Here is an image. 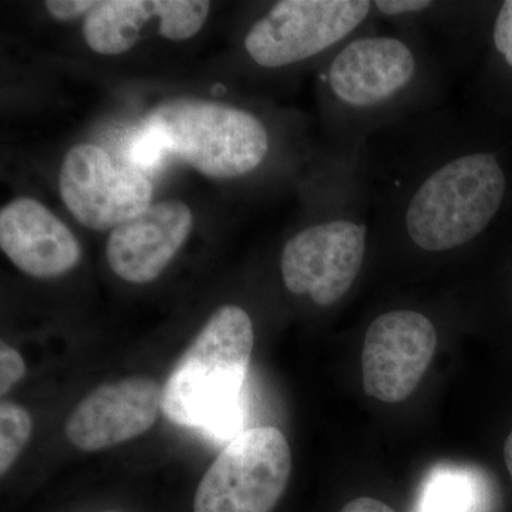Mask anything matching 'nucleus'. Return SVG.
<instances>
[{"mask_svg":"<svg viewBox=\"0 0 512 512\" xmlns=\"http://www.w3.org/2000/svg\"><path fill=\"white\" fill-rule=\"evenodd\" d=\"M254 342L248 313L237 305L221 306L168 376L164 416L220 443L235 439L244 431V390Z\"/></svg>","mask_w":512,"mask_h":512,"instance_id":"f257e3e1","label":"nucleus"},{"mask_svg":"<svg viewBox=\"0 0 512 512\" xmlns=\"http://www.w3.org/2000/svg\"><path fill=\"white\" fill-rule=\"evenodd\" d=\"M505 191L507 180L493 154L458 157L414 192L406 211L407 234L427 252L463 247L493 221Z\"/></svg>","mask_w":512,"mask_h":512,"instance_id":"f03ea898","label":"nucleus"},{"mask_svg":"<svg viewBox=\"0 0 512 512\" xmlns=\"http://www.w3.org/2000/svg\"><path fill=\"white\" fill-rule=\"evenodd\" d=\"M144 128L198 173L218 180L251 173L269 150L268 131L254 114L210 100L164 101L148 113Z\"/></svg>","mask_w":512,"mask_h":512,"instance_id":"7ed1b4c3","label":"nucleus"},{"mask_svg":"<svg viewBox=\"0 0 512 512\" xmlns=\"http://www.w3.org/2000/svg\"><path fill=\"white\" fill-rule=\"evenodd\" d=\"M291 473V447L281 430H244L225 444L202 477L194 512H272Z\"/></svg>","mask_w":512,"mask_h":512,"instance_id":"20e7f679","label":"nucleus"},{"mask_svg":"<svg viewBox=\"0 0 512 512\" xmlns=\"http://www.w3.org/2000/svg\"><path fill=\"white\" fill-rule=\"evenodd\" d=\"M367 0H282L259 19L245 37V49L268 69L319 55L366 19Z\"/></svg>","mask_w":512,"mask_h":512,"instance_id":"39448f33","label":"nucleus"},{"mask_svg":"<svg viewBox=\"0 0 512 512\" xmlns=\"http://www.w3.org/2000/svg\"><path fill=\"white\" fill-rule=\"evenodd\" d=\"M60 197L74 218L90 229L106 231L147 210L153 185L134 168L117 167L94 144L67 151L59 175Z\"/></svg>","mask_w":512,"mask_h":512,"instance_id":"423d86ee","label":"nucleus"},{"mask_svg":"<svg viewBox=\"0 0 512 512\" xmlns=\"http://www.w3.org/2000/svg\"><path fill=\"white\" fill-rule=\"evenodd\" d=\"M366 225L336 220L312 225L286 242L281 258L285 286L332 306L352 288L366 251Z\"/></svg>","mask_w":512,"mask_h":512,"instance_id":"0eeeda50","label":"nucleus"},{"mask_svg":"<svg viewBox=\"0 0 512 512\" xmlns=\"http://www.w3.org/2000/svg\"><path fill=\"white\" fill-rule=\"evenodd\" d=\"M437 348V332L420 312L380 315L367 329L362 353L363 389L384 403H399L417 389Z\"/></svg>","mask_w":512,"mask_h":512,"instance_id":"6e6552de","label":"nucleus"},{"mask_svg":"<svg viewBox=\"0 0 512 512\" xmlns=\"http://www.w3.org/2000/svg\"><path fill=\"white\" fill-rule=\"evenodd\" d=\"M163 410V389L147 376L101 384L70 414L64 433L83 451H100L146 433Z\"/></svg>","mask_w":512,"mask_h":512,"instance_id":"1a4fd4ad","label":"nucleus"},{"mask_svg":"<svg viewBox=\"0 0 512 512\" xmlns=\"http://www.w3.org/2000/svg\"><path fill=\"white\" fill-rule=\"evenodd\" d=\"M192 221L184 202L151 204L111 231L106 247L110 268L130 284L156 281L190 237Z\"/></svg>","mask_w":512,"mask_h":512,"instance_id":"9d476101","label":"nucleus"},{"mask_svg":"<svg viewBox=\"0 0 512 512\" xmlns=\"http://www.w3.org/2000/svg\"><path fill=\"white\" fill-rule=\"evenodd\" d=\"M0 248L33 278H57L79 264L82 249L66 224L33 198L10 201L0 211Z\"/></svg>","mask_w":512,"mask_h":512,"instance_id":"9b49d317","label":"nucleus"},{"mask_svg":"<svg viewBox=\"0 0 512 512\" xmlns=\"http://www.w3.org/2000/svg\"><path fill=\"white\" fill-rule=\"evenodd\" d=\"M416 72L412 49L394 37L353 40L333 60L330 89L343 103L370 107L406 89Z\"/></svg>","mask_w":512,"mask_h":512,"instance_id":"f8f14e48","label":"nucleus"},{"mask_svg":"<svg viewBox=\"0 0 512 512\" xmlns=\"http://www.w3.org/2000/svg\"><path fill=\"white\" fill-rule=\"evenodd\" d=\"M153 19H158V0L96 2L84 16V40L99 55H121L136 45L141 29Z\"/></svg>","mask_w":512,"mask_h":512,"instance_id":"ddd939ff","label":"nucleus"},{"mask_svg":"<svg viewBox=\"0 0 512 512\" xmlns=\"http://www.w3.org/2000/svg\"><path fill=\"white\" fill-rule=\"evenodd\" d=\"M488 484L477 468L439 464L421 484L414 512H485Z\"/></svg>","mask_w":512,"mask_h":512,"instance_id":"4468645a","label":"nucleus"},{"mask_svg":"<svg viewBox=\"0 0 512 512\" xmlns=\"http://www.w3.org/2000/svg\"><path fill=\"white\" fill-rule=\"evenodd\" d=\"M204 0H158V33L168 40H187L197 35L210 15Z\"/></svg>","mask_w":512,"mask_h":512,"instance_id":"2eb2a0df","label":"nucleus"},{"mask_svg":"<svg viewBox=\"0 0 512 512\" xmlns=\"http://www.w3.org/2000/svg\"><path fill=\"white\" fill-rule=\"evenodd\" d=\"M32 417L25 407L12 402L0 406V473L5 476L32 436Z\"/></svg>","mask_w":512,"mask_h":512,"instance_id":"dca6fc26","label":"nucleus"},{"mask_svg":"<svg viewBox=\"0 0 512 512\" xmlns=\"http://www.w3.org/2000/svg\"><path fill=\"white\" fill-rule=\"evenodd\" d=\"M26 365L18 350L6 342L0 345V394H8L25 376Z\"/></svg>","mask_w":512,"mask_h":512,"instance_id":"f3484780","label":"nucleus"},{"mask_svg":"<svg viewBox=\"0 0 512 512\" xmlns=\"http://www.w3.org/2000/svg\"><path fill=\"white\" fill-rule=\"evenodd\" d=\"M167 151L161 138L153 131L144 128L131 146V158L143 167H153Z\"/></svg>","mask_w":512,"mask_h":512,"instance_id":"a211bd4d","label":"nucleus"},{"mask_svg":"<svg viewBox=\"0 0 512 512\" xmlns=\"http://www.w3.org/2000/svg\"><path fill=\"white\" fill-rule=\"evenodd\" d=\"M494 43L498 52L504 56L505 62L512 67V0L501 6L495 20Z\"/></svg>","mask_w":512,"mask_h":512,"instance_id":"6ab92c4d","label":"nucleus"},{"mask_svg":"<svg viewBox=\"0 0 512 512\" xmlns=\"http://www.w3.org/2000/svg\"><path fill=\"white\" fill-rule=\"evenodd\" d=\"M94 5L96 2H89V0H49L45 3L52 18L60 22H69L80 16H86Z\"/></svg>","mask_w":512,"mask_h":512,"instance_id":"aec40b11","label":"nucleus"},{"mask_svg":"<svg viewBox=\"0 0 512 512\" xmlns=\"http://www.w3.org/2000/svg\"><path fill=\"white\" fill-rule=\"evenodd\" d=\"M376 8L387 16H399L404 13H416L429 9L433 3L427 0H379Z\"/></svg>","mask_w":512,"mask_h":512,"instance_id":"412c9836","label":"nucleus"},{"mask_svg":"<svg viewBox=\"0 0 512 512\" xmlns=\"http://www.w3.org/2000/svg\"><path fill=\"white\" fill-rule=\"evenodd\" d=\"M340 512H396L376 498L360 497L350 501Z\"/></svg>","mask_w":512,"mask_h":512,"instance_id":"4be33fe9","label":"nucleus"},{"mask_svg":"<svg viewBox=\"0 0 512 512\" xmlns=\"http://www.w3.org/2000/svg\"><path fill=\"white\" fill-rule=\"evenodd\" d=\"M504 458L505 464H507L508 473H510V476L512 478V431L510 433V436L507 437V440H505Z\"/></svg>","mask_w":512,"mask_h":512,"instance_id":"5701e85b","label":"nucleus"},{"mask_svg":"<svg viewBox=\"0 0 512 512\" xmlns=\"http://www.w3.org/2000/svg\"><path fill=\"white\" fill-rule=\"evenodd\" d=\"M109 512H114V511H109Z\"/></svg>","mask_w":512,"mask_h":512,"instance_id":"b1692460","label":"nucleus"}]
</instances>
